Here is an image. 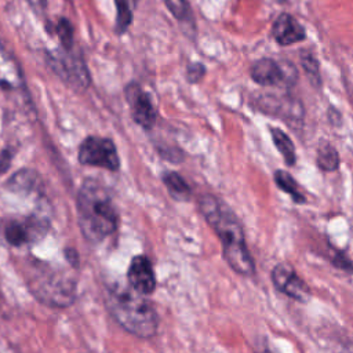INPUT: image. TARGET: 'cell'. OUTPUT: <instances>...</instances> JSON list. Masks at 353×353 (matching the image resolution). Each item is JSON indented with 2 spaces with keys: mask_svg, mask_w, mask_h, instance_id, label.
<instances>
[{
  "mask_svg": "<svg viewBox=\"0 0 353 353\" xmlns=\"http://www.w3.org/2000/svg\"><path fill=\"white\" fill-rule=\"evenodd\" d=\"M199 208L205 222L219 237L223 258L229 266L241 276L254 274L255 263L248 251L241 223L233 210L212 194L200 196Z\"/></svg>",
  "mask_w": 353,
  "mask_h": 353,
  "instance_id": "1",
  "label": "cell"
},
{
  "mask_svg": "<svg viewBox=\"0 0 353 353\" xmlns=\"http://www.w3.org/2000/svg\"><path fill=\"white\" fill-rule=\"evenodd\" d=\"M105 305L127 332L139 338H150L157 332L159 317L154 306L130 285H109L105 291Z\"/></svg>",
  "mask_w": 353,
  "mask_h": 353,
  "instance_id": "2",
  "label": "cell"
},
{
  "mask_svg": "<svg viewBox=\"0 0 353 353\" xmlns=\"http://www.w3.org/2000/svg\"><path fill=\"white\" fill-rule=\"evenodd\" d=\"M76 210L80 230L90 241L98 243L117 229L119 216L112 199L106 189L92 179L80 186Z\"/></svg>",
  "mask_w": 353,
  "mask_h": 353,
  "instance_id": "3",
  "label": "cell"
},
{
  "mask_svg": "<svg viewBox=\"0 0 353 353\" xmlns=\"http://www.w3.org/2000/svg\"><path fill=\"white\" fill-rule=\"evenodd\" d=\"M48 65L65 83L74 88H87L90 85V73L83 59L72 54L70 50H54L47 55Z\"/></svg>",
  "mask_w": 353,
  "mask_h": 353,
  "instance_id": "4",
  "label": "cell"
},
{
  "mask_svg": "<svg viewBox=\"0 0 353 353\" xmlns=\"http://www.w3.org/2000/svg\"><path fill=\"white\" fill-rule=\"evenodd\" d=\"M79 161L84 165L101 167L109 171L120 168V159L113 141L102 137L91 135L80 143Z\"/></svg>",
  "mask_w": 353,
  "mask_h": 353,
  "instance_id": "5",
  "label": "cell"
},
{
  "mask_svg": "<svg viewBox=\"0 0 353 353\" xmlns=\"http://www.w3.org/2000/svg\"><path fill=\"white\" fill-rule=\"evenodd\" d=\"M33 292L47 303L54 306H66L74 298V285L68 279L57 273H44L33 277Z\"/></svg>",
  "mask_w": 353,
  "mask_h": 353,
  "instance_id": "6",
  "label": "cell"
},
{
  "mask_svg": "<svg viewBox=\"0 0 353 353\" xmlns=\"http://www.w3.org/2000/svg\"><path fill=\"white\" fill-rule=\"evenodd\" d=\"M285 66H283V62H276L270 58H262L256 61L251 69L250 74L255 83L259 85H280V84H294L296 81V70L294 65L284 62Z\"/></svg>",
  "mask_w": 353,
  "mask_h": 353,
  "instance_id": "7",
  "label": "cell"
},
{
  "mask_svg": "<svg viewBox=\"0 0 353 353\" xmlns=\"http://www.w3.org/2000/svg\"><path fill=\"white\" fill-rule=\"evenodd\" d=\"M272 281L281 294L292 298L294 301L303 303L310 298L309 285L296 274L294 268L288 263L280 262L273 268Z\"/></svg>",
  "mask_w": 353,
  "mask_h": 353,
  "instance_id": "8",
  "label": "cell"
},
{
  "mask_svg": "<svg viewBox=\"0 0 353 353\" xmlns=\"http://www.w3.org/2000/svg\"><path fill=\"white\" fill-rule=\"evenodd\" d=\"M125 98L131 108L132 119L145 130H150L156 123V109L150 97L137 83H130L125 87Z\"/></svg>",
  "mask_w": 353,
  "mask_h": 353,
  "instance_id": "9",
  "label": "cell"
},
{
  "mask_svg": "<svg viewBox=\"0 0 353 353\" xmlns=\"http://www.w3.org/2000/svg\"><path fill=\"white\" fill-rule=\"evenodd\" d=\"M127 280L131 288L142 295H149L156 288V276L152 262L145 255H135L127 270Z\"/></svg>",
  "mask_w": 353,
  "mask_h": 353,
  "instance_id": "10",
  "label": "cell"
},
{
  "mask_svg": "<svg viewBox=\"0 0 353 353\" xmlns=\"http://www.w3.org/2000/svg\"><path fill=\"white\" fill-rule=\"evenodd\" d=\"M44 228H47V223L37 218L11 221L4 229V236L11 245L19 247L22 244L34 241L37 237H40L46 232Z\"/></svg>",
  "mask_w": 353,
  "mask_h": 353,
  "instance_id": "11",
  "label": "cell"
},
{
  "mask_svg": "<svg viewBox=\"0 0 353 353\" xmlns=\"http://www.w3.org/2000/svg\"><path fill=\"white\" fill-rule=\"evenodd\" d=\"M272 36L280 46H290L306 37L303 26L290 14H281L273 22Z\"/></svg>",
  "mask_w": 353,
  "mask_h": 353,
  "instance_id": "12",
  "label": "cell"
},
{
  "mask_svg": "<svg viewBox=\"0 0 353 353\" xmlns=\"http://www.w3.org/2000/svg\"><path fill=\"white\" fill-rule=\"evenodd\" d=\"M23 84V74L14 55L0 43V88L18 90Z\"/></svg>",
  "mask_w": 353,
  "mask_h": 353,
  "instance_id": "13",
  "label": "cell"
},
{
  "mask_svg": "<svg viewBox=\"0 0 353 353\" xmlns=\"http://www.w3.org/2000/svg\"><path fill=\"white\" fill-rule=\"evenodd\" d=\"M161 179L172 199H175L178 201H188L190 199V196H192L190 186L178 172L167 171L163 174Z\"/></svg>",
  "mask_w": 353,
  "mask_h": 353,
  "instance_id": "14",
  "label": "cell"
},
{
  "mask_svg": "<svg viewBox=\"0 0 353 353\" xmlns=\"http://www.w3.org/2000/svg\"><path fill=\"white\" fill-rule=\"evenodd\" d=\"M270 134H272L273 143L277 148V150L280 152V154L283 156L285 164L294 165L295 160H296V154H295V146H294L291 138L284 131H281L280 128H276V127L270 128Z\"/></svg>",
  "mask_w": 353,
  "mask_h": 353,
  "instance_id": "15",
  "label": "cell"
},
{
  "mask_svg": "<svg viewBox=\"0 0 353 353\" xmlns=\"http://www.w3.org/2000/svg\"><path fill=\"white\" fill-rule=\"evenodd\" d=\"M274 182L281 190H284L287 194H290L295 203H298V204L305 203V200H306L305 193L302 192L298 182L292 178L291 174H288L287 171H283V170H277L274 172Z\"/></svg>",
  "mask_w": 353,
  "mask_h": 353,
  "instance_id": "16",
  "label": "cell"
},
{
  "mask_svg": "<svg viewBox=\"0 0 353 353\" xmlns=\"http://www.w3.org/2000/svg\"><path fill=\"white\" fill-rule=\"evenodd\" d=\"M316 163L320 170L332 172L339 167V154L330 142H321L317 149Z\"/></svg>",
  "mask_w": 353,
  "mask_h": 353,
  "instance_id": "17",
  "label": "cell"
},
{
  "mask_svg": "<svg viewBox=\"0 0 353 353\" xmlns=\"http://www.w3.org/2000/svg\"><path fill=\"white\" fill-rule=\"evenodd\" d=\"M135 0H114L116 4V32L124 33L132 22V4Z\"/></svg>",
  "mask_w": 353,
  "mask_h": 353,
  "instance_id": "18",
  "label": "cell"
},
{
  "mask_svg": "<svg viewBox=\"0 0 353 353\" xmlns=\"http://www.w3.org/2000/svg\"><path fill=\"white\" fill-rule=\"evenodd\" d=\"M170 12L176 18L179 22H192V10L186 0H164Z\"/></svg>",
  "mask_w": 353,
  "mask_h": 353,
  "instance_id": "19",
  "label": "cell"
},
{
  "mask_svg": "<svg viewBox=\"0 0 353 353\" xmlns=\"http://www.w3.org/2000/svg\"><path fill=\"white\" fill-rule=\"evenodd\" d=\"M55 32H57V36L61 40L62 47L65 50H72L74 34H73V25L70 23V21L66 19V18H61L55 23Z\"/></svg>",
  "mask_w": 353,
  "mask_h": 353,
  "instance_id": "20",
  "label": "cell"
},
{
  "mask_svg": "<svg viewBox=\"0 0 353 353\" xmlns=\"http://www.w3.org/2000/svg\"><path fill=\"white\" fill-rule=\"evenodd\" d=\"M301 62H302V66H303L306 74L312 80V83L313 84L316 83L319 85L320 84V68H319V62L314 58V55L305 52L301 55Z\"/></svg>",
  "mask_w": 353,
  "mask_h": 353,
  "instance_id": "21",
  "label": "cell"
},
{
  "mask_svg": "<svg viewBox=\"0 0 353 353\" xmlns=\"http://www.w3.org/2000/svg\"><path fill=\"white\" fill-rule=\"evenodd\" d=\"M186 74H188V80L190 83H197L205 74V68L201 63H190L188 66Z\"/></svg>",
  "mask_w": 353,
  "mask_h": 353,
  "instance_id": "22",
  "label": "cell"
},
{
  "mask_svg": "<svg viewBox=\"0 0 353 353\" xmlns=\"http://www.w3.org/2000/svg\"><path fill=\"white\" fill-rule=\"evenodd\" d=\"M10 161H11V154L8 150H4L1 154H0V172L6 171L10 165Z\"/></svg>",
  "mask_w": 353,
  "mask_h": 353,
  "instance_id": "23",
  "label": "cell"
},
{
  "mask_svg": "<svg viewBox=\"0 0 353 353\" xmlns=\"http://www.w3.org/2000/svg\"><path fill=\"white\" fill-rule=\"evenodd\" d=\"M26 1L36 12H41L43 10H46V6H47V0H26Z\"/></svg>",
  "mask_w": 353,
  "mask_h": 353,
  "instance_id": "24",
  "label": "cell"
},
{
  "mask_svg": "<svg viewBox=\"0 0 353 353\" xmlns=\"http://www.w3.org/2000/svg\"><path fill=\"white\" fill-rule=\"evenodd\" d=\"M263 353H272V352H269V350H268V352H263Z\"/></svg>",
  "mask_w": 353,
  "mask_h": 353,
  "instance_id": "25",
  "label": "cell"
}]
</instances>
